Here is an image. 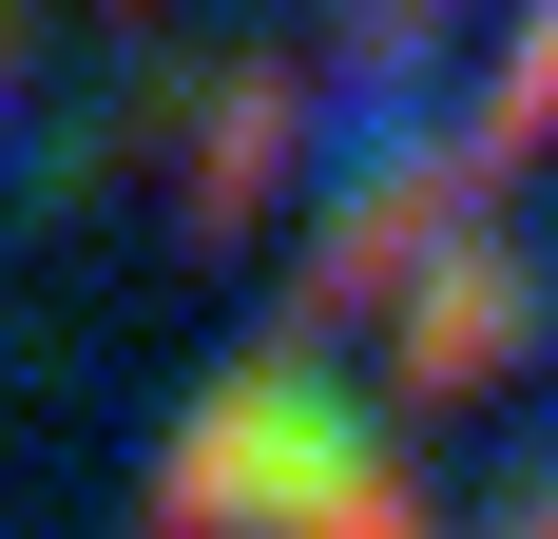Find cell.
<instances>
[{
    "label": "cell",
    "mask_w": 558,
    "mask_h": 539,
    "mask_svg": "<svg viewBox=\"0 0 558 539\" xmlns=\"http://www.w3.org/2000/svg\"><path fill=\"white\" fill-rule=\"evenodd\" d=\"M520 539H558V501H539V520H520Z\"/></svg>",
    "instance_id": "cell-7"
},
{
    "label": "cell",
    "mask_w": 558,
    "mask_h": 539,
    "mask_svg": "<svg viewBox=\"0 0 558 539\" xmlns=\"http://www.w3.org/2000/svg\"><path fill=\"white\" fill-rule=\"evenodd\" d=\"M328 482H347V443H328V385L251 367V385H213V405H193V443L155 463L135 539H251V520H308Z\"/></svg>",
    "instance_id": "cell-1"
},
{
    "label": "cell",
    "mask_w": 558,
    "mask_h": 539,
    "mask_svg": "<svg viewBox=\"0 0 558 539\" xmlns=\"http://www.w3.org/2000/svg\"><path fill=\"white\" fill-rule=\"evenodd\" d=\"M270 135H289V77L251 58V77L213 97V155H193V231H231V213H251V173H270Z\"/></svg>",
    "instance_id": "cell-4"
},
{
    "label": "cell",
    "mask_w": 558,
    "mask_h": 539,
    "mask_svg": "<svg viewBox=\"0 0 558 539\" xmlns=\"http://www.w3.org/2000/svg\"><path fill=\"white\" fill-rule=\"evenodd\" d=\"M289 539H424V482H404V463H347L328 520H289Z\"/></svg>",
    "instance_id": "cell-6"
},
{
    "label": "cell",
    "mask_w": 558,
    "mask_h": 539,
    "mask_svg": "<svg viewBox=\"0 0 558 539\" xmlns=\"http://www.w3.org/2000/svg\"><path fill=\"white\" fill-rule=\"evenodd\" d=\"M558 135V0L520 20V58H501V97H482V155H539Z\"/></svg>",
    "instance_id": "cell-5"
},
{
    "label": "cell",
    "mask_w": 558,
    "mask_h": 539,
    "mask_svg": "<svg viewBox=\"0 0 558 539\" xmlns=\"http://www.w3.org/2000/svg\"><path fill=\"white\" fill-rule=\"evenodd\" d=\"M444 213H462V155H404L386 193H366V213L328 231V270H308V289H328V309H386V289H404V251H424Z\"/></svg>",
    "instance_id": "cell-2"
},
{
    "label": "cell",
    "mask_w": 558,
    "mask_h": 539,
    "mask_svg": "<svg viewBox=\"0 0 558 539\" xmlns=\"http://www.w3.org/2000/svg\"><path fill=\"white\" fill-rule=\"evenodd\" d=\"M501 347H520V270H501V251H462V289H424V309H404V385H424V405H462Z\"/></svg>",
    "instance_id": "cell-3"
}]
</instances>
